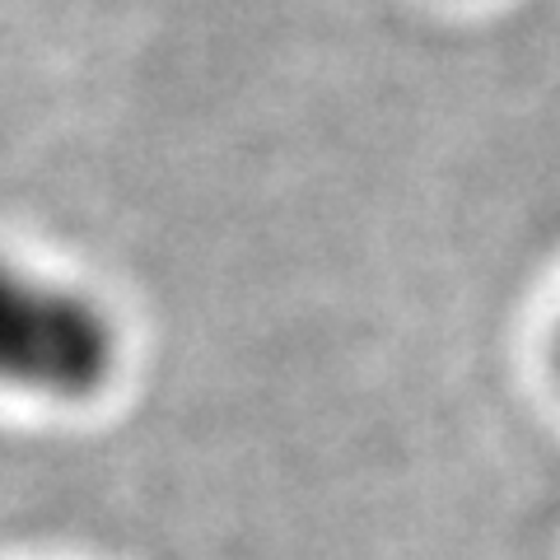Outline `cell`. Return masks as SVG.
I'll return each instance as SVG.
<instances>
[{
    "instance_id": "7a4b0ae2",
    "label": "cell",
    "mask_w": 560,
    "mask_h": 560,
    "mask_svg": "<svg viewBox=\"0 0 560 560\" xmlns=\"http://www.w3.org/2000/svg\"><path fill=\"white\" fill-rule=\"evenodd\" d=\"M556 374H560V331H556Z\"/></svg>"
},
{
    "instance_id": "6da1fadb",
    "label": "cell",
    "mask_w": 560,
    "mask_h": 560,
    "mask_svg": "<svg viewBox=\"0 0 560 560\" xmlns=\"http://www.w3.org/2000/svg\"><path fill=\"white\" fill-rule=\"evenodd\" d=\"M121 337L94 294L0 257V393L90 401L117 378Z\"/></svg>"
}]
</instances>
